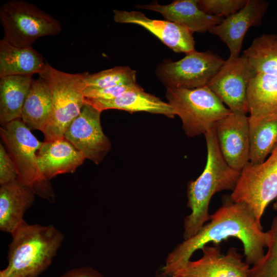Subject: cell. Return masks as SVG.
I'll return each mask as SVG.
<instances>
[{"mask_svg":"<svg viewBox=\"0 0 277 277\" xmlns=\"http://www.w3.org/2000/svg\"><path fill=\"white\" fill-rule=\"evenodd\" d=\"M193 236L184 240L167 256L162 268V275L171 277L190 261L193 253L208 243L218 245L230 238L238 239L243 244L246 262L254 265L264 255L270 235L262 230L261 223L246 205L235 202L230 197L213 214Z\"/></svg>","mask_w":277,"mask_h":277,"instance_id":"6da1fadb","label":"cell"},{"mask_svg":"<svg viewBox=\"0 0 277 277\" xmlns=\"http://www.w3.org/2000/svg\"><path fill=\"white\" fill-rule=\"evenodd\" d=\"M204 135L207 162L202 174L188 184L187 206L191 211L184 220V240L195 235L210 220L209 206L213 195L223 190H233L241 173V171L231 168L224 159L219 147L214 126Z\"/></svg>","mask_w":277,"mask_h":277,"instance_id":"7a4b0ae2","label":"cell"},{"mask_svg":"<svg viewBox=\"0 0 277 277\" xmlns=\"http://www.w3.org/2000/svg\"><path fill=\"white\" fill-rule=\"evenodd\" d=\"M11 235L8 264L0 277H38L51 265L64 238L52 225L26 222Z\"/></svg>","mask_w":277,"mask_h":277,"instance_id":"3957f363","label":"cell"},{"mask_svg":"<svg viewBox=\"0 0 277 277\" xmlns=\"http://www.w3.org/2000/svg\"><path fill=\"white\" fill-rule=\"evenodd\" d=\"M85 74L64 72L47 62L39 74L48 85L52 97L51 116L43 132L45 141L64 138L67 128L80 114L85 104Z\"/></svg>","mask_w":277,"mask_h":277,"instance_id":"277c9868","label":"cell"},{"mask_svg":"<svg viewBox=\"0 0 277 277\" xmlns=\"http://www.w3.org/2000/svg\"><path fill=\"white\" fill-rule=\"evenodd\" d=\"M166 96L175 115L181 119L188 137L205 134L231 112L207 86L195 89L167 88Z\"/></svg>","mask_w":277,"mask_h":277,"instance_id":"5b68a950","label":"cell"},{"mask_svg":"<svg viewBox=\"0 0 277 277\" xmlns=\"http://www.w3.org/2000/svg\"><path fill=\"white\" fill-rule=\"evenodd\" d=\"M3 125L0 128L1 136L15 164L17 180L31 188L35 194L53 201L54 192L37 163L36 152L43 143L33 135L19 118Z\"/></svg>","mask_w":277,"mask_h":277,"instance_id":"8992f818","label":"cell"},{"mask_svg":"<svg viewBox=\"0 0 277 277\" xmlns=\"http://www.w3.org/2000/svg\"><path fill=\"white\" fill-rule=\"evenodd\" d=\"M3 39L17 47L28 48L39 38L58 34L60 22L36 5L22 0L4 3L0 8Z\"/></svg>","mask_w":277,"mask_h":277,"instance_id":"52a82bcc","label":"cell"},{"mask_svg":"<svg viewBox=\"0 0 277 277\" xmlns=\"http://www.w3.org/2000/svg\"><path fill=\"white\" fill-rule=\"evenodd\" d=\"M230 197L248 206L260 223L266 207L277 198V148L263 162L244 167Z\"/></svg>","mask_w":277,"mask_h":277,"instance_id":"ba28073f","label":"cell"},{"mask_svg":"<svg viewBox=\"0 0 277 277\" xmlns=\"http://www.w3.org/2000/svg\"><path fill=\"white\" fill-rule=\"evenodd\" d=\"M225 60L209 51H193L182 59L162 64L157 75L166 88L195 89L207 85Z\"/></svg>","mask_w":277,"mask_h":277,"instance_id":"9c48e42d","label":"cell"},{"mask_svg":"<svg viewBox=\"0 0 277 277\" xmlns=\"http://www.w3.org/2000/svg\"><path fill=\"white\" fill-rule=\"evenodd\" d=\"M257 72L242 54L229 57L207 86L232 112H248L247 90Z\"/></svg>","mask_w":277,"mask_h":277,"instance_id":"30bf717a","label":"cell"},{"mask_svg":"<svg viewBox=\"0 0 277 277\" xmlns=\"http://www.w3.org/2000/svg\"><path fill=\"white\" fill-rule=\"evenodd\" d=\"M101 112L85 103L80 114L70 124L64 135L86 159L95 164L101 162L111 148L110 141L102 130Z\"/></svg>","mask_w":277,"mask_h":277,"instance_id":"8fae6325","label":"cell"},{"mask_svg":"<svg viewBox=\"0 0 277 277\" xmlns=\"http://www.w3.org/2000/svg\"><path fill=\"white\" fill-rule=\"evenodd\" d=\"M215 134L221 152L227 164L241 171L249 162V118L242 112H232L216 122Z\"/></svg>","mask_w":277,"mask_h":277,"instance_id":"7c38bea8","label":"cell"},{"mask_svg":"<svg viewBox=\"0 0 277 277\" xmlns=\"http://www.w3.org/2000/svg\"><path fill=\"white\" fill-rule=\"evenodd\" d=\"M202 249L200 259L189 261L171 277H248L250 267L236 248H230L226 254H221L219 245H206Z\"/></svg>","mask_w":277,"mask_h":277,"instance_id":"4fadbf2b","label":"cell"},{"mask_svg":"<svg viewBox=\"0 0 277 277\" xmlns=\"http://www.w3.org/2000/svg\"><path fill=\"white\" fill-rule=\"evenodd\" d=\"M270 2L265 0H247L245 6L236 12L224 18L209 32L217 36L227 46L229 57L240 56L244 36L251 27L261 25Z\"/></svg>","mask_w":277,"mask_h":277,"instance_id":"5bb4252c","label":"cell"},{"mask_svg":"<svg viewBox=\"0 0 277 277\" xmlns=\"http://www.w3.org/2000/svg\"><path fill=\"white\" fill-rule=\"evenodd\" d=\"M113 12L115 22L143 27L175 52L187 54L195 50L193 32L179 24L167 20L151 19L139 11L114 10Z\"/></svg>","mask_w":277,"mask_h":277,"instance_id":"9a60e30c","label":"cell"},{"mask_svg":"<svg viewBox=\"0 0 277 277\" xmlns=\"http://www.w3.org/2000/svg\"><path fill=\"white\" fill-rule=\"evenodd\" d=\"M37 154L39 169L48 181L60 174L74 172L86 159L64 137L43 142Z\"/></svg>","mask_w":277,"mask_h":277,"instance_id":"2e32d148","label":"cell"},{"mask_svg":"<svg viewBox=\"0 0 277 277\" xmlns=\"http://www.w3.org/2000/svg\"><path fill=\"white\" fill-rule=\"evenodd\" d=\"M137 7L159 12L167 21L179 24L193 33L209 31L224 18L203 12L198 7L197 0H177L166 5L155 2Z\"/></svg>","mask_w":277,"mask_h":277,"instance_id":"e0dca14e","label":"cell"},{"mask_svg":"<svg viewBox=\"0 0 277 277\" xmlns=\"http://www.w3.org/2000/svg\"><path fill=\"white\" fill-rule=\"evenodd\" d=\"M35 193L18 180L1 185L0 229L13 234L25 222L24 215L32 205Z\"/></svg>","mask_w":277,"mask_h":277,"instance_id":"ac0fdd59","label":"cell"},{"mask_svg":"<svg viewBox=\"0 0 277 277\" xmlns=\"http://www.w3.org/2000/svg\"><path fill=\"white\" fill-rule=\"evenodd\" d=\"M85 103L102 112L107 109H118L130 112L145 111L161 114L170 118L175 116L171 106L159 98L144 91L142 88L127 91L110 100L85 97Z\"/></svg>","mask_w":277,"mask_h":277,"instance_id":"d6986e66","label":"cell"},{"mask_svg":"<svg viewBox=\"0 0 277 277\" xmlns=\"http://www.w3.org/2000/svg\"><path fill=\"white\" fill-rule=\"evenodd\" d=\"M43 55L32 48H21L0 41V78L9 75L40 74L46 65Z\"/></svg>","mask_w":277,"mask_h":277,"instance_id":"ffe728a7","label":"cell"},{"mask_svg":"<svg viewBox=\"0 0 277 277\" xmlns=\"http://www.w3.org/2000/svg\"><path fill=\"white\" fill-rule=\"evenodd\" d=\"M247 103L249 121L277 116V77L257 73L248 88Z\"/></svg>","mask_w":277,"mask_h":277,"instance_id":"44dd1931","label":"cell"},{"mask_svg":"<svg viewBox=\"0 0 277 277\" xmlns=\"http://www.w3.org/2000/svg\"><path fill=\"white\" fill-rule=\"evenodd\" d=\"M51 111L52 97L48 85L41 77L33 80L23 106L22 121L30 130L43 132Z\"/></svg>","mask_w":277,"mask_h":277,"instance_id":"7402d4cb","label":"cell"},{"mask_svg":"<svg viewBox=\"0 0 277 277\" xmlns=\"http://www.w3.org/2000/svg\"><path fill=\"white\" fill-rule=\"evenodd\" d=\"M32 76L9 75L0 80V122L3 125L21 118L32 82Z\"/></svg>","mask_w":277,"mask_h":277,"instance_id":"603a6c76","label":"cell"},{"mask_svg":"<svg viewBox=\"0 0 277 277\" xmlns=\"http://www.w3.org/2000/svg\"><path fill=\"white\" fill-rule=\"evenodd\" d=\"M249 162H263L277 148V116L256 121L249 120Z\"/></svg>","mask_w":277,"mask_h":277,"instance_id":"cb8c5ba5","label":"cell"},{"mask_svg":"<svg viewBox=\"0 0 277 277\" xmlns=\"http://www.w3.org/2000/svg\"><path fill=\"white\" fill-rule=\"evenodd\" d=\"M243 54L257 73L277 77V33L257 37Z\"/></svg>","mask_w":277,"mask_h":277,"instance_id":"d4e9b609","label":"cell"},{"mask_svg":"<svg viewBox=\"0 0 277 277\" xmlns=\"http://www.w3.org/2000/svg\"><path fill=\"white\" fill-rule=\"evenodd\" d=\"M135 71L128 67L114 68L89 74L86 72L84 82L86 87L106 88L136 83Z\"/></svg>","mask_w":277,"mask_h":277,"instance_id":"484cf974","label":"cell"},{"mask_svg":"<svg viewBox=\"0 0 277 277\" xmlns=\"http://www.w3.org/2000/svg\"><path fill=\"white\" fill-rule=\"evenodd\" d=\"M268 231L270 239L267 252L250 268L248 277H277V216Z\"/></svg>","mask_w":277,"mask_h":277,"instance_id":"4316f807","label":"cell"},{"mask_svg":"<svg viewBox=\"0 0 277 277\" xmlns=\"http://www.w3.org/2000/svg\"><path fill=\"white\" fill-rule=\"evenodd\" d=\"M247 0H197L199 8L207 14L225 18L236 12Z\"/></svg>","mask_w":277,"mask_h":277,"instance_id":"83f0119b","label":"cell"},{"mask_svg":"<svg viewBox=\"0 0 277 277\" xmlns=\"http://www.w3.org/2000/svg\"><path fill=\"white\" fill-rule=\"evenodd\" d=\"M141 88L136 83L106 88L86 87L83 91V94L85 98L110 100L116 98L127 91Z\"/></svg>","mask_w":277,"mask_h":277,"instance_id":"f1b7e54d","label":"cell"},{"mask_svg":"<svg viewBox=\"0 0 277 277\" xmlns=\"http://www.w3.org/2000/svg\"><path fill=\"white\" fill-rule=\"evenodd\" d=\"M17 172L15 164L6 151L4 146L0 144V184L1 185L17 180Z\"/></svg>","mask_w":277,"mask_h":277,"instance_id":"f546056e","label":"cell"},{"mask_svg":"<svg viewBox=\"0 0 277 277\" xmlns=\"http://www.w3.org/2000/svg\"><path fill=\"white\" fill-rule=\"evenodd\" d=\"M61 277H104V276L91 267L83 266L69 270Z\"/></svg>","mask_w":277,"mask_h":277,"instance_id":"4dcf8cb0","label":"cell"},{"mask_svg":"<svg viewBox=\"0 0 277 277\" xmlns=\"http://www.w3.org/2000/svg\"><path fill=\"white\" fill-rule=\"evenodd\" d=\"M275 200L276 201L273 204V209L277 211V198Z\"/></svg>","mask_w":277,"mask_h":277,"instance_id":"1f68e13d","label":"cell"}]
</instances>
